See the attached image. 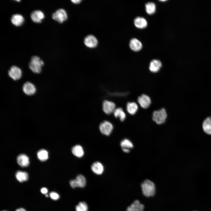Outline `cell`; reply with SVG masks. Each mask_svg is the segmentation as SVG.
Instances as JSON below:
<instances>
[{
  "label": "cell",
  "instance_id": "6da1fadb",
  "mask_svg": "<svg viewBox=\"0 0 211 211\" xmlns=\"http://www.w3.org/2000/svg\"><path fill=\"white\" fill-rule=\"evenodd\" d=\"M142 194L147 198H150L155 196L156 193V187L154 183L152 181L146 179L140 184Z\"/></svg>",
  "mask_w": 211,
  "mask_h": 211
},
{
  "label": "cell",
  "instance_id": "7a4b0ae2",
  "mask_svg": "<svg viewBox=\"0 0 211 211\" xmlns=\"http://www.w3.org/2000/svg\"><path fill=\"white\" fill-rule=\"evenodd\" d=\"M44 62L38 56H32L29 64L30 69L34 73L40 74L42 70V67L44 65Z\"/></svg>",
  "mask_w": 211,
  "mask_h": 211
},
{
  "label": "cell",
  "instance_id": "3957f363",
  "mask_svg": "<svg viewBox=\"0 0 211 211\" xmlns=\"http://www.w3.org/2000/svg\"><path fill=\"white\" fill-rule=\"evenodd\" d=\"M167 117V113L164 108L155 111L152 114V120L159 125L164 123L165 122Z\"/></svg>",
  "mask_w": 211,
  "mask_h": 211
},
{
  "label": "cell",
  "instance_id": "277c9868",
  "mask_svg": "<svg viewBox=\"0 0 211 211\" xmlns=\"http://www.w3.org/2000/svg\"><path fill=\"white\" fill-rule=\"evenodd\" d=\"M99 130L103 135L108 136L110 135L113 128V124L107 120L104 121L99 125Z\"/></svg>",
  "mask_w": 211,
  "mask_h": 211
},
{
  "label": "cell",
  "instance_id": "5b68a950",
  "mask_svg": "<svg viewBox=\"0 0 211 211\" xmlns=\"http://www.w3.org/2000/svg\"><path fill=\"white\" fill-rule=\"evenodd\" d=\"M86 179L84 176L79 174L76 177L75 179L71 180L69 183L73 188L76 187L83 188L86 185Z\"/></svg>",
  "mask_w": 211,
  "mask_h": 211
},
{
  "label": "cell",
  "instance_id": "8992f818",
  "mask_svg": "<svg viewBox=\"0 0 211 211\" xmlns=\"http://www.w3.org/2000/svg\"><path fill=\"white\" fill-rule=\"evenodd\" d=\"M52 18L54 20L62 23L67 19V16L64 9L60 8L53 13Z\"/></svg>",
  "mask_w": 211,
  "mask_h": 211
},
{
  "label": "cell",
  "instance_id": "52a82bcc",
  "mask_svg": "<svg viewBox=\"0 0 211 211\" xmlns=\"http://www.w3.org/2000/svg\"><path fill=\"white\" fill-rule=\"evenodd\" d=\"M9 76L14 81L20 79L22 76V72L19 67L15 65L11 66L8 71Z\"/></svg>",
  "mask_w": 211,
  "mask_h": 211
},
{
  "label": "cell",
  "instance_id": "ba28073f",
  "mask_svg": "<svg viewBox=\"0 0 211 211\" xmlns=\"http://www.w3.org/2000/svg\"><path fill=\"white\" fill-rule=\"evenodd\" d=\"M144 205L136 199L127 207L125 211H144Z\"/></svg>",
  "mask_w": 211,
  "mask_h": 211
},
{
  "label": "cell",
  "instance_id": "9c48e42d",
  "mask_svg": "<svg viewBox=\"0 0 211 211\" xmlns=\"http://www.w3.org/2000/svg\"><path fill=\"white\" fill-rule=\"evenodd\" d=\"M23 91L24 93L28 96L34 94L36 90L35 86L32 83L29 81L25 82L22 87Z\"/></svg>",
  "mask_w": 211,
  "mask_h": 211
},
{
  "label": "cell",
  "instance_id": "30bf717a",
  "mask_svg": "<svg viewBox=\"0 0 211 211\" xmlns=\"http://www.w3.org/2000/svg\"><path fill=\"white\" fill-rule=\"evenodd\" d=\"M103 109L105 113L110 114L113 113L115 109V105L112 101L105 100L103 103Z\"/></svg>",
  "mask_w": 211,
  "mask_h": 211
},
{
  "label": "cell",
  "instance_id": "8fae6325",
  "mask_svg": "<svg viewBox=\"0 0 211 211\" xmlns=\"http://www.w3.org/2000/svg\"><path fill=\"white\" fill-rule=\"evenodd\" d=\"M137 101L140 106L143 108H147L150 105L151 100L149 96L145 94H143L139 96Z\"/></svg>",
  "mask_w": 211,
  "mask_h": 211
},
{
  "label": "cell",
  "instance_id": "7c38bea8",
  "mask_svg": "<svg viewBox=\"0 0 211 211\" xmlns=\"http://www.w3.org/2000/svg\"><path fill=\"white\" fill-rule=\"evenodd\" d=\"M98 40L96 38L92 35H89L86 36L84 39L85 45L89 48H94L98 44Z\"/></svg>",
  "mask_w": 211,
  "mask_h": 211
},
{
  "label": "cell",
  "instance_id": "4fadbf2b",
  "mask_svg": "<svg viewBox=\"0 0 211 211\" xmlns=\"http://www.w3.org/2000/svg\"><path fill=\"white\" fill-rule=\"evenodd\" d=\"M31 18L33 21L36 23H40L45 18L43 12L39 10H35L30 15Z\"/></svg>",
  "mask_w": 211,
  "mask_h": 211
},
{
  "label": "cell",
  "instance_id": "5bb4252c",
  "mask_svg": "<svg viewBox=\"0 0 211 211\" xmlns=\"http://www.w3.org/2000/svg\"><path fill=\"white\" fill-rule=\"evenodd\" d=\"M91 169L94 173L98 175L102 174L104 171L103 165L101 162L98 161H95L92 164Z\"/></svg>",
  "mask_w": 211,
  "mask_h": 211
},
{
  "label": "cell",
  "instance_id": "9a60e30c",
  "mask_svg": "<svg viewBox=\"0 0 211 211\" xmlns=\"http://www.w3.org/2000/svg\"><path fill=\"white\" fill-rule=\"evenodd\" d=\"M120 145L123 151L126 153L129 152L130 149L133 147L132 142L127 139H122L120 142Z\"/></svg>",
  "mask_w": 211,
  "mask_h": 211
},
{
  "label": "cell",
  "instance_id": "2e32d148",
  "mask_svg": "<svg viewBox=\"0 0 211 211\" xmlns=\"http://www.w3.org/2000/svg\"><path fill=\"white\" fill-rule=\"evenodd\" d=\"M17 161L18 164L23 167H27L29 164L28 157L24 154L19 155L17 157Z\"/></svg>",
  "mask_w": 211,
  "mask_h": 211
},
{
  "label": "cell",
  "instance_id": "e0dca14e",
  "mask_svg": "<svg viewBox=\"0 0 211 211\" xmlns=\"http://www.w3.org/2000/svg\"><path fill=\"white\" fill-rule=\"evenodd\" d=\"M162 66V64L160 61L158 59H153L150 62L149 69L152 72L156 73L158 72Z\"/></svg>",
  "mask_w": 211,
  "mask_h": 211
},
{
  "label": "cell",
  "instance_id": "ac0fdd59",
  "mask_svg": "<svg viewBox=\"0 0 211 211\" xmlns=\"http://www.w3.org/2000/svg\"><path fill=\"white\" fill-rule=\"evenodd\" d=\"M72 152L75 156L79 158L82 157L84 154L83 147L79 144L74 146L72 149Z\"/></svg>",
  "mask_w": 211,
  "mask_h": 211
},
{
  "label": "cell",
  "instance_id": "d6986e66",
  "mask_svg": "<svg viewBox=\"0 0 211 211\" xmlns=\"http://www.w3.org/2000/svg\"><path fill=\"white\" fill-rule=\"evenodd\" d=\"M24 18L21 14H16L13 15L11 18V21L14 25L19 26L22 25L24 22Z\"/></svg>",
  "mask_w": 211,
  "mask_h": 211
},
{
  "label": "cell",
  "instance_id": "ffe728a7",
  "mask_svg": "<svg viewBox=\"0 0 211 211\" xmlns=\"http://www.w3.org/2000/svg\"><path fill=\"white\" fill-rule=\"evenodd\" d=\"M129 46L132 50L135 52L139 51L142 47L141 42L135 38H133L130 40Z\"/></svg>",
  "mask_w": 211,
  "mask_h": 211
},
{
  "label": "cell",
  "instance_id": "44dd1931",
  "mask_svg": "<svg viewBox=\"0 0 211 211\" xmlns=\"http://www.w3.org/2000/svg\"><path fill=\"white\" fill-rule=\"evenodd\" d=\"M202 127L206 133L211 135V116L207 117L204 120Z\"/></svg>",
  "mask_w": 211,
  "mask_h": 211
},
{
  "label": "cell",
  "instance_id": "7402d4cb",
  "mask_svg": "<svg viewBox=\"0 0 211 211\" xmlns=\"http://www.w3.org/2000/svg\"><path fill=\"white\" fill-rule=\"evenodd\" d=\"M135 26L139 28L142 29L146 28L147 25V22L144 18L137 17L134 20Z\"/></svg>",
  "mask_w": 211,
  "mask_h": 211
},
{
  "label": "cell",
  "instance_id": "603a6c76",
  "mask_svg": "<svg viewBox=\"0 0 211 211\" xmlns=\"http://www.w3.org/2000/svg\"><path fill=\"white\" fill-rule=\"evenodd\" d=\"M127 111L130 114L134 115L136 113L138 109L137 104L134 102H128L126 106Z\"/></svg>",
  "mask_w": 211,
  "mask_h": 211
},
{
  "label": "cell",
  "instance_id": "cb8c5ba5",
  "mask_svg": "<svg viewBox=\"0 0 211 211\" xmlns=\"http://www.w3.org/2000/svg\"><path fill=\"white\" fill-rule=\"evenodd\" d=\"M113 114L115 118H118L121 121H124L126 117L125 113L121 108H115L113 112Z\"/></svg>",
  "mask_w": 211,
  "mask_h": 211
},
{
  "label": "cell",
  "instance_id": "d4e9b609",
  "mask_svg": "<svg viewBox=\"0 0 211 211\" xmlns=\"http://www.w3.org/2000/svg\"><path fill=\"white\" fill-rule=\"evenodd\" d=\"M17 180L20 182L27 181L28 179V173L25 171H17L16 174Z\"/></svg>",
  "mask_w": 211,
  "mask_h": 211
},
{
  "label": "cell",
  "instance_id": "484cf974",
  "mask_svg": "<svg viewBox=\"0 0 211 211\" xmlns=\"http://www.w3.org/2000/svg\"><path fill=\"white\" fill-rule=\"evenodd\" d=\"M37 157L38 159L41 161H44L48 158V154L47 151L44 149L39 150L37 153Z\"/></svg>",
  "mask_w": 211,
  "mask_h": 211
},
{
  "label": "cell",
  "instance_id": "4316f807",
  "mask_svg": "<svg viewBox=\"0 0 211 211\" xmlns=\"http://www.w3.org/2000/svg\"><path fill=\"white\" fill-rule=\"evenodd\" d=\"M146 11L149 14L151 15L154 13L156 11V5L154 3L149 2L145 4Z\"/></svg>",
  "mask_w": 211,
  "mask_h": 211
},
{
  "label": "cell",
  "instance_id": "83f0119b",
  "mask_svg": "<svg viewBox=\"0 0 211 211\" xmlns=\"http://www.w3.org/2000/svg\"><path fill=\"white\" fill-rule=\"evenodd\" d=\"M76 211H88V207L84 202H81L75 207Z\"/></svg>",
  "mask_w": 211,
  "mask_h": 211
},
{
  "label": "cell",
  "instance_id": "f1b7e54d",
  "mask_svg": "<svg viewBox=\"0 0 211 211\" xmlns=\"http://www.w3.org/2000/svg\"><path fill=\"white\" fill-rule=\"evenodd\" d=\"M50 196L51 199L55 200L58 199L59 198V195L54 192H51L50 193Z\"/></svg>",
  "mask_w": 211,
  "mask_h": 211
},
{
  "label": "cell",
  "instance_id": "f546056e",
  "mask_svg": "<svg viewBox=\"0 0 211 211\" xmlns=\"http://www.w3.org/2000/svg\"><path fill=\"white\" fill-rule=\"evenodd\" d=\"M42 193L43 194H46L48 192L47 189L45 188H42L40 190Z\"/></svg>",
  "mask_w": 211,
  "mask_h": 211
},
{
  "label": "cell",
  "instance_id": "4dcf8cb0",
  "mask_svg": "<svg viewBox=\"0 0 211 211\" xmlns=\"http://www.w3.org/2000/svg\"><path fill=\"white\" fill-rule=\"evenodd\" d=\"M72 3L74 4H79L82 1L81 0H71Z\"/></svg>",
  "mask_w": 211,
  "mask_h": 211
},
{
  "label": "cell",
  "instance_id": "1f68e13d",
  "mask_svg": "<svg viewBox=\"0 0 211 211\" xmlns=\"http://www.w3.org/2000/svg\"><path fill=\"white\" fill-rule=\"evenodd\" d=\"M15 211H26V210L23 208H20L17 209Z\"/></svg>",
  "mask_w": 211,
  "mask_h": 211
},
{
  "label": "cell",
  "instance_id": "d6a6232c",
  "mask_svg": "<svg viewBox=\"0 0 211 211\" xmlns=\"http://www.w3.org/2000/svg\"><path fill=\"white\" fill-rule=\"evenodd\" d=\"M45 196H46V197H48V195L47 194H46L45 195Z\"/></svg>",
  "mask_w": 211,
  "mask_h": 211
},
{
  "label": "cell",
  "instance_id": "836d02e7",
  "mask_svg": "<svg viewBox=\"0 0 211 211\" xmlns=\"http://www.w3.org/2000/svg\"><path fill=\"white\" fill-rule=\"evenodd\" d=\"M161 1H166V0H161Z\"/></svg>",
  "mask_w": 211,
  "mask_h": 211
},
{
  "label": "cell",
  "instance_id": "e575fe53",
  "mask_svg": "<svg viewBox=\"0 0 211 211\" xmlns=\"http://www.w3.org/2000/svg\"></svg>",
  "mask_w": 211,
  "mask_h": 211
}]
</instances>
